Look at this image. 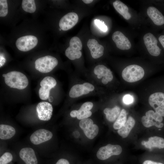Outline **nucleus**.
<instances>
[{
  "label": "nucleus",
  "mask_w": 164,
  "mask_h": 164,
  "mask_svg": "<svg viewBox=\"0 0 164 164\" xmlns=\"http://www.w3.org/2000/svg\"><path fill=\"white\" fill-rule=\"evenodd\" d=\"M5 84L11 88L22 90L28 85L29 82L26 76L17 71H12L6 74H3Z\"/></svg>",
  "instance_id": "nucleus-1"
},
{
  "label": "nucleus",
  "mask_w": 164,
  "mask_h": 164,
  "mask_svg": "<svg viewBox=\"0 0 164 164\" xmlns=\"http://www.w3.org/2000/svg\"><path fill=\"white\" fill-rule=\"evenodd\" d=\"M143 68L137 65H131L125 68L122 73L123 79L128 82H134L141 79L144 75Z\"/></svg>",
  "instance_id": "nucleus-2"
},
{
  "label": "nucleus",
  "mask_w": 164,
  "mask_h": 164,
  "mask_svg": "<svg viewBox=\"0 0 164 164\" xmlns=\"http://www.w3.org/2000/svg\"><path fill=\"white\" fill-rule=\"evenodd\" d=\"M36 69L42 73L51 71L58 64L57 60L49 55L39 58L35 63Z\"/></svg>",
  "instance_id": "nucleus-3"
},
{
  "label": "nucleus",
  "mask_w": 164,
  "mask_h": 164,
  "mask_svg": "<svg viewBox=\"0 0 164 164\" xmlns=\"http://www.w3.org/2000/svg\"><path fill=\"white\" fill-rule=\"evenodd\" d=\"M82 48V42L79 38L77 36L73 37L70 40L69 46L65 51V55L70 60L79 59L82 55L80 50Z\"/></svg>",
  "instance_id": "nucleus-4"
},
{
  "label": "nucleus",
  "mask_w": 164,
  "mask_h": 164,
  "mask_svg": "<svg viewBox=\"0 0 164 164\" xmlns=\"http://www.w3.org/2000/svg\"><path fill=\"white\" fill-rule=\"evenodd\" d=\"M162 117L157 112L150 110L147 111L145 116H142V122L145 127L149 128L154 126L159 128H161L164 126Z\"/></svg>",
  "instance_id": "nucleus-5"
},
{
  "label": "nucleus",
  "mask_w": 164,
  "mask_h": 164,
  "mask_svg": "<svg viewBox=\"0 0 164 164\" xmlns=\"http://www.w3.org/2000/svg\"><path fill=\"white\" fill-rule=\"evenodd\" d=\"M122 151L121 147L118 145L108 144L101 147L97 152V158L101 160H105L113 155H120Z\"/></svg>",
  "instance_id": "nucleus-6"
},
{
  "label": "nucleus",
  "mask_w": 164,
  "mask_h": 164,
  "mask_svg": "<svg viewBox=\"0 0 164 164\" xmlns=\"http://www.w3.org/2000/svg\"><path fill=\"white\" fill-rule=\"evenodd\" d=\"M38 42V39L35 36L27 35L18 39L15 44L18 50L26 52L35 47Z\"/></svg>",
  "instance_id": "nucleus-7"
},
{
  "label": "nucleus",
  "mask_w": 164,
  "mask_h": 164,
  "mask_svg": "<svg viewBox=\"0 0 164 164\" xmlns=\"http://www.w3.org/2000/svg\"><path fill=\"white\" fill-rule=\"evenodd\" d=\"M56 84V81L54 78L50 76L45 77L40 83L41 87L39 90V94L40 99L43 100L48 99L50 90Z\"/></svg>",
  "instance_id": "nucleus-8"
},
{
  "label": "nucleus",
  "mask_w": 164,
  "mask_h": 164,
  "mask_svg": "<svg viewBox=\"0 0 164 164\" xmlns=\"http://www.w3.org/2000/svg\"><path fill=\"white\" fill-rule=\"evenodd\" d=\"M79 125L88 138L93 139L97 135L99 131L98 127L97 125L94 124L91 119L86 118L82 119L80 121Z\"/></svg>",
  "instance_id": "nucleus-9"
},
{
  "label": "nucleus",
  "mask_w": 164,
  "mask_h": 164,
  "mask_svg": "<svg viewBox=\"0 0 164 164\" xmlns=\"http://www.w3.org/2000/svg\"><path fill=\"white\" fill-rule=\"evenodd\" d=\"M149 102L155 112L164 117V93L156 92L150 95Z\"/></svg>",
  "instance_id": "nucleus-10"
},
{
  "label": "nucleus",
  "mask_w": 164,
  "mask_h": 164,
  "mask_svg": "<svg viewBox=\"0 0 164 164\" xmlns=\"http://www.w3.org/2000/svg\"><path fill=\"white\" fill-rule=\"evenodd\" d=\"M38 118L42 121L50 120L52 115L53 108L50 103L46 101L39 103L36 108Z\"/></svg>",
  "instance_id": "nucleus-11"
},
{
  "label": "nucleus",
  "mask_w": 164,
  "mask_h": 164,
  "mask_svg": "<svg viewBox=\"0 0 164 164\" xmlns=\"http://www.w3.org/2000/svg\"><path fill=\"white\" fill-rule=\"evenodd\" d=\"M144 44L150 55L158 56L160 54V49L157 46V40L151 33H148L143 36Z\"/></svg>",
  "instance_id": "nucleus-12"
},
{
  "label": "nucleus",
  "mask_w": 164,
  "mask_h": 164,
  "mask_svg": "<svg viewBox=\"0 0 164 164\" xmlns=\"http://www.w3.org/2000/svg\"><path fill=\"white\" fill-rule=\"evenodd\" d=\"M53 135L52 133L50 131L40 129L36 131L31 135L30 140L33 144L39 145L50 140Z\"/></svg>",
  "instance_id": "nucleus-13"
},
{
  "label": "nucleus",
  "mask_w": 164,
  "mask_h": 164,
  "mask_svg": "<svg viewBox=\"0 0 164 164\" xmlns=\"http://www.w3.org/2000/svg\"><path fill=\"white\" fill-rule=\"evenodd\" d=\"M78 16L77 13L71 12L63 16L60 20L59 26L63 31L67 30L73 27L77 22Z\"/></svg>",
  "instance_id": "nucleus-14"
},
{
  "label": "nucleus",
  "mask_w": 164,
  "mask_h": 164,
  "mask_svg": "<svg viewBox=\"0 0 164 164\" xmlns=\"http://www.w3.org/2000/svg\"><path fill=\"white\" fill-rule=\"evenodd\" d=\"M112 38L117 47L121 50H128L131 47V44L129 39L119 31H116L113 33Z\"/></svg>",
  "instance_id": "nucleus-15"
},
{
  "label": "nucleus",
  "mask_w": 164,
  "mask_h": 164,
  "mask_svg": "<svg viewBox=\"0 0 164 164\" xmlns=\"http://www.w3.org/2000/svg\"><path fill=\"white\" fill-rule=\"evenodd\" d=\"M94 73L97 75V77L99 79L103 77L101 82L104 84L111 81L113 79V75L111 70L103 65L96 66L94 69Z\"/></svg>",
  "instance_id": "nucleus-16"
},
{
  "label": "nucleus",
  "mask_w": 164,
  "mask_h": 164,
  "mask_svg": "<svg viewBox=\"0 0 164 164\" xmlns=\"http://www.w3.org/2000/svg\"><path fill=\"white\" fill-rule=\"evenodd\" d=\"M19 155L20 158L26 164H37L38 161L35 152L31 148L26 147L20 150Z\"/></svg>",
  "instance_id": "nucleus-17"
},
{
  "label": "nucleus",
  "mask_w": 164,
  "mask_h": 164,
  "mask_svg": "<svg viewBox=\"0 0 164 164\" xmlns=\"http://www.w3.org/2000/svg\"><path fill=\"white\" fill-rule=\"evenodd\" d=\"M87 45L90 51L92 57L97 59L103 54L104 48L103 46L99 44L95 39H89L88 41Z\"/></svg>",
  "instance_id": "nucleus-18"
},
{
  "label": "nucleus",
  "mask_w": 164,
  "mask_h": 164,
  "mask_svg": "<svg viewBox=\"0 0 164 164\" xmlns=\"http://www.w3.org/2000/svg\"><path fill=\"white\" fill-rule=\"evenodd\" d=\"M147 13L155 25L161 26L164 24V16L156 8L149 7L147 9Z\"/></svg>",
  "instance_id": "nucleus-19"
},
{
  "label": "nucleus",
  "mask_w": 164,
  "mask_h": 164,
  "mask_svg": "<svg viewBox=\"0 0 164 164\" xmlns=\"http://www.w3.org/2000/svg\"><path fill=\"white\" fill-rule=\"evenodd\" d=\"M141 143L146 148L150 149L153 148H164V139L156 136L151 137L149 138L148 141H143Z\"/></svg>",
  "instance_id": "nucleus-20"
},
{
  "label": "nucleus",
  "mask_w": 164,
  "mask_h": 164,
  "mask_svg": "<svg viewBox=\"0 0 164 164\" xmlns=\"http://www.w3.org/2000/svg\"><path fill=\"white\" fill-rule=\"evenodd\" d=\"M93 104L90 102L84 103L78 110H76V117L79 120L87 118L92 115L90 111L93 108Z\"/></svg>",
  "instance_id": "nucleus-21"
},
{
  "label": "nucleus",
  "mask_w": 164,
  "mask_h": 164,
  "mask_svg": "<svg viewBox=\"0 0 164 164\" xmlns=\"http://www.w3.org/2000/svg\"><path fill=\"white\" fill-rule=\"evenodd\" d=\"M135 123L134 118L129 116L125 125L118 131V134L123 138L127 137L134 127Z\"/></svg>",
  "instance_id": "nucleus-22"
},
{
  "label": "nucleus",
  "mask_w": 164,
  "mask_h": 164,
  "mask_svg": "<svg viewBox=\"0 0 164 164\" xmlns=\"http://www.w3.org/2000/svg\"><path fill=\"white\" fill-rule=\"evenodd\" d=\"M113 6L116 11L126 20H129L131 15L128 12L127 6L120 0H116L113 3Z\"/></svg>",
  "instance_id": "nucleus-23"
},
{
  "label": "nucleus",
  "mask_w": 164,
  "mask_h": 164,
  "mask_svg": "<svg viewBox=\"0 0 164 164\" xmlns=\"http://www.w3.org/2000/svg\"><path fill=\"white\" fill-rule=\"evenodd\" d=\"M16 131L12 126L5 124L0 125V138L7 140L12 137L15 134Z\"/></svg>",
  "instance_id": "nucleus-24"
},
{
  "label": "nucleus",
  "mask_w": 164,
  "mask_h": 164,
  "mask_svg": "<svg viewBox=\"0 0 164 164\" xmlns=\"http://www.w3.org/2000/svg\"><path fill=\"white\" fill-rule=\"evenodd\" d=\"M83 84H77L73 86L70 89L69 95L71 98L77 97L90 92Z\"/></svg>",
  "instance_id": "nucleus-25"
},
{
  "label": "nucleus",
  "mask_w": 164,
  "mask_h": 164,
  "mask_svg": "<svg viewBox=\"0 0 164 164\" xmlns=\"http://www.w3.org/2000/svg\"><path fill=\"white\" fill-rule=\"evenodd\" d=\"M121 112L120 108L117 106L111 109L106 108L104 111L107 119L110 122H113L117 119Z\"/></svg>",
  "instance_id": "nucleus-26"
},
{
  "label": "nucleus",
  "mask_w": 164,
  "mask_h": 164,
  "mask_svg": "<svg viewBox=\"0 0 164 164\" xmlns=\"http://www.w3.org/2000/svg\"><path fill=\"white\" fill-rule=\"evenodd\" d=\"M127 113L125 109H122L120 114L113 125L115 129H119L125 124L126 121Z\"/></svg>",
  "instance_id": "nucleus-27"
},
{
  "label": "nucleus",
  "mask_w": 164,
  "mask_h": 164,
  "mask_svg": "<svg viewBox=\"0 0 164 164\" xmlns=\"http://www.w3.org/2000/svg\"><path fill=\"white\" fill-rule=\"evenodd\" d=\"M22 5L23 10L27 12L33 13L36 9L35 1L34 0H22Z\"/></svg>",
  "instance_id": "nucleus-28"
},
{
  "label": "nucleus",
  "mask_w": 164,
  "mask_h": 164,
  "mask_svg": "<svg viewBox=\"0 0 164 164\" xmlns=\"http://www.w3.org/2000/svg\"><path fill=\"white\" fill-rule=\"evenodd\" d=\"M8 13V6L7 1L0 0V16L3 17L6 16Z\"/></svg>",
  "instance_id": "nucleus-29"
},
{
  "label": "nucleus",
  "mask_w": 164,
  "mask_h": 164,
  "mask_svg": "<svg viewBox=\"0 0 164 164\" xmlns=\"http://www.w3.org/2000/svg\"><path fill=\"white\" fill-rule=\"evenodd\" d=\"M13 159L12 154L9 152H5L0 158V164H7L11 162Z\"/></svg>",
  "instance_id": "nucleus-30"
},
{
  "label": "nucleus",
  "mask_w": 164,
  "mask_h": 164,
  "mask_svg": "<svg viewBox=\"0 0 164 164\" xmlns=\"http://www.w3.org/2000/svg\"><path fill=\"white\" fill-rule=\"evenodd\" d=\"M94 22L95 24L101 30L104 32L107 31L108 27L104 22L97 19H95Z\"/></svg>",
  "instance_id": "nucleus-31"
},
{
  "label": "nucleus",
  "mask_w": 164,
  "mask_h": 164,
  "mask_svg": "<svg viewBox=\"0 0 164 164\" xmlns=\"http://www.w3.org/2000/svg\"><path fill=\"white\" fill-rule=\"evenodd\" d=\"M134 101L133 97L130 94L125 95L123 97V103L126 104H129L132 103Z\"/></svg>",
  "instance_id": "nucleus-32"
},
{
  "label": "nucleus",
  "mask_w": 164,
  "mask_h": 164,
  "mask_svg": "<svg viewBox=\"0 0 164 164\" xmlns=\"http://www.w3.org/2000/svg\"><path fill=\"white\" fill-rule=\"evenodd\" d=\"M84 86L90 91H92L94 89V87L92 84L88 83H85L83 84Z\"/></svg>",
  "instance_id": "nucleus-33"
},
{
  "label": "nucleus",
  "mask_w": 164,
  "mask_h": 164,
  "mask_svg": "<svg viewBox=\"0 0 164 164\" xmlns=\"http://www.w3.org/2000/svg\"><path fill=\"white\" fill-rule=\"evenodd\" d=\"M56 164H70V163L67 159L62 158L59 159Z\"/></svg>",
  "instance_id": "nucleus-34"
},
{
  "label": "nucleus",
  "mask_w": 164,
  "mask_h": 164,
  "mask_svg": "<svg viewBox=\"0 0 164 164\" xmlns=\"http://www.w3.org/2000/svg\"><path fill=\"white\" fill-rule=\"evenodd\" d=\"M142 164H164L161 162H155L150 160H146L144 161Z\"/></svg>",
  "instance_id": "nucleus-35"
},
{
  "label": "nucleus",
  "mask_w": 164,
  "mask_h": 164,
  "mask_svg": "<svg viewBox=\"0 0 164 164\" xmlns=\"http://www.w3.org/2000/svg\"><path fill=\"white\" fill-rule=\"evenodd\" d=\"M159 40L164 48V35H161L159 38Z\"/></svg>",
  "instance_id": "nucleus-36"
},
{
  "label": "nucleus",
  "mask_w": 164,
  "mask_h": 164,
  "mask_svg": "<svg viewBox=\"0 0 164 164\" xmlns=\"http://www.w3.org/2000/svg\"><path fill=\"white\" fill-rule=\"evenodd\" d=\"M82 1L85 4H89L91 3L93 0H83Z\"/></svg>",
  "instance_id": "nucleus-37"
}]
</instances>
